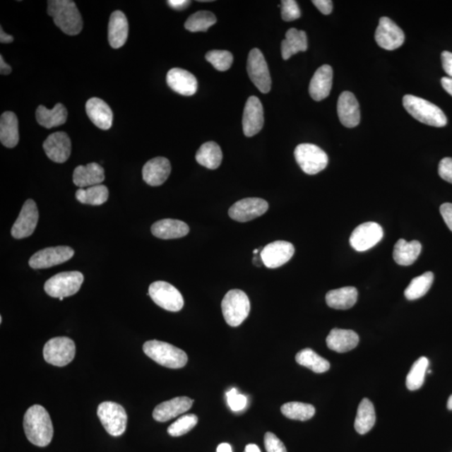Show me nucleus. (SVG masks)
Here are the masks:
<instances>
[{"label":"nucleus","mask_w":452,"mask_h":452,"mask_svg":"<svg viewBox=\"0 0 452 452\" xmlns=\"http://www.w3.org/2000/svg\"><path fill=\"white\" fill-rule=\"evenodd\" d=\"M24 429L27 439L35 446H47L53 438V424L47 410L43 406L30 407L24 417Z\"/></svg>","instance_id":"nucleus-1"},{"label":"nucleus","mask_w":452,"mask_h":452,"mask_svg":"<svg viewBox=\"0 0 452 452\" xmlns=\"http://www.w3.org/2000/svg\"><path fill=\"white\" fill-rule=\"evenodd\" d=\"M47 12L62 32L69 35H76L83 30V18L74 1L51 0L48 1Z\"/></svg>","instance_id":"nucleus-2"},{"label":"nucleus","mask_w":452,"mask_h":452,"mask_svg":"<svg viewBox=\"0 0 452 452\" xmlns=\"http://www.w3.org/2000/svg\"><path fill=\"white\" fill-rule=\"evenodd\" d=\"M403 105L405 110L420 123L436 128H441L447 124V117L441 108L423 98L405 95Z\"/></svg>","instance_id":"nucleus-3"},{"label":"nucleus","mask_w":452,"mask_h":452,"mask_svg":"<svg viewBox=\"0 0 452 452\" xmlns=\"http://www.w3.org/2000/svg\"><path fill=\"white\" fill-rule=\"evenodd\" d=\"M143 350L149 358L166 368L181 369L188 362L186 352L168 343L147 341L144 343Z\"/></svg>","instance_id":"nucleus-4"},{"label":"nucleus","mask_w":452,"mask_h":452,"mask_svg":"<svg viewBox=\"0 0 452 452\" xmlns=\"http://www.w3.org/2000/svg\"><path fill=\"white\" fill-rule=\"evenodd\" d=\"M221 309L225 322L230 326L238 327L250 314V300L245 292L234 289L225 294Z\"/></svg>","instance_id":"nucleus-5"},{"label":"nucleus","mask_w":452,"mask_h":452,"mask_svg":"<svg viewBox=\"0 0 452 452\" xmlns=\"http://www.w3.org/2000/svg\"><path fill=\"white\" fill-rule=\"evenodd\" d=\"M83 282L84 275L80 271H65L47 280L44 289L52 297L64 298L78 292Z\"/></svg>","instance_id":"nucleus-6"},{"label":"nucleus","mask_w":452,"mask_h":452,"mask_svg":"<svg viewBox=\"0 0 452 452\" xmlns=\"http://www.w3.org/2000/svg\"><path fill=\"white\" fill-rule=\"evenodd\" d=\"M294 156L302 171L310 175L320 173L328 164L327 153L314 144H299L294 151Z\"/></svg>","instance_id":"nucleus-7"},{"label":"nucleus","mask_w":452,"mask_h":452,"mask_svg":"<svg viewBox=\"0 0 452 452\" xmlns=\"http://www.w3.org/2000/svg\"><path fill=\"white\" fill-rule=\"evenodd\" d=\"M97 417L109 435L120 436L125 432L128 415L121 405L112 401L103 402L98 406Z\"/></svg>","instance_id":"nucleus-8"},{"label":"nucleus","mask_w":452,"mask_h":452,"mask_svg":"<svg viewBox=\"0 0 452 452\" xmlns=\"http://www.w3.org/2000/svg\"><path fill=\"white\" fill-rule=\"evenodd\" d=\"M43 355L48 364L63 367L70 364L75 358V343L66 337L49 339L44 347Z\"/></svg>","instance_id":"nucleus-9"},{"label":"nucleus","mask_w":452,"mask_h":452,"mask_svg":"<svg viewBox=\"0 0 452 452\" xmlns=\"http://www.w3.org/2000/svg\"><path fill=\"white\" fill-rule=\"evenodd\" d=\"M148 295L157 306L170 311H179L183 309L184 302L182 294L173 285L158 281L150 285Z\"/></svg>","instance_id":"nucleus-10"},{"label":"nucleus","mask_w":452,"mask_h":452,"mask_svg":"<svg viewBox=\"0 0 452 452\" xmlns=\"http://www.w3.org/2000/svg\"><path fill=\"white\" fill-rule=\"evenodd\" d=\"M248 75L252 83L262 93H268L271 88V78L263 54L259 49H252L247 60Z\"/></svg>","instance_id":"nucleus-11"},{"label":"nucleus","mask_w":452,"mask_h":452,"mask_svg":"<svg viewBox=\"0 0 452 452\" xmlns=\"http://www.w3.org/2000/svg\"><path fill=\"white\" fill-rule=\"evenodd\" d=\"M73 249L69 246L49 247L40 250L30 257L29 265L33 269H47L64 263L74 256Z\"/></svg>","instance_id":"nucleus-12"},{"label":"nucleus","mask_w":452,"mask_h":452,"mask_svg":"<svg viewBox=\"0 0 452 452\" xmlns=\"http://www.w3.org/2000/svg\"><path fill=\"white\" fill-rule=\"evenodd\" d=\"M383 236L381 225L375 222L361 224L352 232L350 242L355 251L363 252L369 250L381 241Z\"/></svg>","instance_id":"nucleus-13"},{"label":"nucleus","mask_w":452,"mask_h":452,"mask_svg":"<svg viewBox=\"0 0 452 452\" xmlns=\"http://www.w3.org/2000/svg\"><path fill=\"white\" fill-rule=\"evenodd\" d=\"M379 47L387 51L400 48L405 42V34L394 21L388 17H381L374 35Z\"/></svg>","instance_id":"nucleus-14"},{"label":"nucleus","mask_w":452,"mask_h":452,"mask_svg":"<svg viewBox=\"0 0 452 452\" xmlns=\"http://www.w3.org/2000/svg\"><path fill=\"white\" fill-rule=\"evenodd\" d=\"M268 208V203L262 198H246L234 203L230 208L229 215L239 222H247L264 215Z\"/></svg>","instance_id":"nucleus-15"},{"label":"nucleus","mask_w":452,"mask_h":452,"mask_svg":"<svg viewBox=\"0 0 452 452\" xmlns=\"http://www.w3.org/2000/svg\"><path fill=\"white\" fill-rule=\"evenodd\" d=\"M38 220L39 212L35 202L32 200L26 201L11 229L12 237L16 239L30 237L37 226Z\"/></svg>","instance_id":"nucleus-16"},{"label":"nucleus","mask_w":452,"mask_h":452,"mask_svg":"<svg viewBox=\"0 0 452 452\" xmlns=\"http://www.w3.org/2000/svg\"><path fill=\"white\" fill-rule=\"evenodd\" d=\"M295 248L290 242L278 241L268 244L261 251L263 264L268 268H278L290 261Z\"/></svg>","instance_id":"nucleus-17"},{"label":"nucleus","mask_w":452,"mask_h":452,"mask_svg":"<svg viewBox=\"0 0 452 452\" xmlns=\"http://www.w3.org/2000/svg\"><path fill=\"white\" fill-rule=\"evenodd\" d=\"M264 111L258 97L252 96L248 98L244 109L242 126L243 132L246 137H253L263 128Z\"/></svg>","instance_id":"nucleus-18"},{"label":"nucleus","mask_w":452,"mask_h":452,"mask_svg":"<svg viewBox=\"0 0 452 452\" xmlns=\"http://www.w3.org/2000/svg\"><path fill=\"white\" fill-rule=\"evenodd\" d=\"M45 155L53 162L62 164L67 161L71 153V142L64 132L54 133L43 143Z\"/></svg>","instance_id":"nucleus-19"},{"label":"nucleus","mask_w":452,"mask_h":452,"mask_svg":"<svg viewBox=\"0 0 452 452\" xmlns=\"http://www.w3.org/2000/svg\"><path fill=\"white\" fill-rule=\"evenodd\" d=\"M166 81L172 90L182 96L191 97L197 92V79L186 70L180 68L171 69L167 74Z\"/></svg>","instance_id":"nucleus-20"},{"label":"nucleus","mask_w":452,"mask_h":452,"mask_svg":"<svg viewBox=\"0 0 452 452\" xmlns=\"http://www.w3.org/2000/svg\"><path fill=\"white\" fill-rule=\"evenodd\" d=\"M338 114L341 124L346 128H355L359 124V104L354 94L350 92H343L339 96Z\"/></svg>","instance_id":"nucleus-21"},{"label":"nucleus","mask_w":452,"mask_h":452,"mask_svg":"<svg viewBox=\"0 0 452 452\" xmlns=\"http://www.w3.org/2000/svg\"><path fill=\"white\" fill-rule=\"evenodd\" d=\"M193 403L194 400L189 397H176L156 406L153 412V417L158 422H169L170 420L186 412L191 408Z\"/></svg>","instance_id":"nucleus-22"},{"label":"nucleus","mask_w":452,"mask_h":452,"mask_svg":"<svg viewBox=\"0 0 452 452\" xmlns=\"http://www.w3.org/2000/svg\"><path fill=\"white\" fill-rule=\"evenodd\" d=\"M171 165L166 157H157L146 162L143 168V179L150 186H160L168 179Z\"/></svg>","instance_id":"nucleus-23"},{"label":"nucleus","mask_w":452,"mask_h":452,"mask_svg":"<svg viewBox=\"0 0 452 452\" xmlns=\"http://www.w3.org/2000/svg\"><path fill=\"white\" fill-rule=\"evenodd\" d=\"M333 71L332 67L323 65L316 71L309 85L311 98L316 102L322 101L329 96L333 85Z\"/></svg>","instance_id":"nucleus-24"},{"label":"nucleus","mask_w":452,"mask_h":452,"mask_svg":"<svg viewBox=\"0 0 452 452\" xmlns=\"http://www.w3.org/2000/svg\"><path fill=\"white\" fill-rule=\"evenodd\" d=\"M85 112L90 121L98 129L108 130L112 128L113 114L107 104L100 98L93 97L85 104Z\"/></svg>","instance_id":"nucleus-25"},{"label":"nucleus","mask_w":452,"mask_h":452,"mask_svg":"<svg viewBox=\"0 0 452 452\" xmlns=\"http://www.w3.org/2000/svg\"><path fill=\"white\" fill-rule=\"evenodd\" d=\"M105 180V173L101 165L90 162L87 165L76 167L73 173V183L80 189L101 184Z\"/></svg>","instance_id":"nucleus-26"},{"label":"nucleus","mask_w":452,"mask_h":452,"mask_svg":"<svg viewBox=\"0 0 452 452\" xmlns=\"http://www.w3.org/2000/svg\"><path fill=\"white\" fill-rule=\"evenodd\" d=\"M330 350L337 352H346L355 349L359 338L352 330L333 328L326 339Z\"/></svg>","instance_id":"nucleus-27"},{"label":"nucleus","mask_w":452,"mask_h":452,"mask_svg":"<svg viewBox=\"0 0 452 452\" xmlns=\"http://www.w3.org/2000/svg\"><path fill=\"white\" fill-rule=\"evenodd\" d=\"M129 36V22L124 13L120 11H114L110 16L108 25V40L112 48L124 47Z\"/></svg>","instance_id":"nucleus-28"},{"label":"nucleus","mask_w":452,"mask_h":452,"mask_svg":"<svg viewBox=\"0 0 452 452\" xmlns=\"http://www.w3.org/2000/svg\"><path fill=\"white\" fill-rule=\"evenodd\" d=\"M153 236L162 239H171L182 238L189 232V227L183 221L173 219H165L157 221L151 227Z\"/></svg>","instance_id":"nucleus-29"},{"label":"nucleus","mask_w":452,"mask_h":452,"mask_svg":"<svg viewBox=\"0 0 452 452\" xmlns=\"http://www.w3.org/2000/svg\"><path fill=\"white\" fill-rule=\"evenodd\" d=\"M19 124L15 113L4 112L0 119V141L6 148H15L19 143Z\"/></svg>","instance_id":"nucleus-30"},{"label":"nucleus","mask_w":452,"mask_h":452,"mask_svg":"<svg viewBox=\"0 0 452 452\" xmlns=\"http://www.w3.org/2000/svg\"><path fill=\"white\" fill-rule=\"evenodd\" d=\"M358 299V291L354 287H345L329 291L326 295L328 307L333 309L347 310L351 309Z\"/></svg>","instance_id":"nucleus-31"},{"label":"nucleus","mask_w":452,"mask_h":452,"mask_svg":"<svg viewBox=\"0 0 452 452\" xmlns=\"http://www.w3.org/2000/svg\"><path fill=\"white\" fill-rule=\"evenodd\" d=\"M422 250V244L418 241L408 242L400 239L394 247L393 257L398 265L410 266L417 260Z\"/></svg>","instance_id":"nucleus-32"},{"label":"nucleus","mask_w":452,"mask_h":452,"mask_svg":"<svg viewBox=\"0 0 452 452\" xmlns=\"http://www.w3.org/2000/svg\"><path fill=\"white\" fill-rule=\"evenodd\" d=\"M68 112L61 103H57L53 109L40 106L36 110V120L45 129H52L66 124Z\"/></svg>","instance_id":"nucleus-33"},{"label":"nucleus","mask_w":452,"mask_h":452,"mask_svg":"<svg viewBox=\"0 0 452 452\" xmlns=\"http://www.w3.org/2000/svg\"><path fill=\"white\" fill-rule=\"evenodd\" d=\"M307 49V37L304 30H298L295 28L288 30L286 33V39L282 42V56L284 60L301 52Z\"/></svg>","instance_id":"nucleus-34"},{"label":"nucleus","mask_w":452,"mask_h":452,"mask_svg":"<svg viewBox=\"0 0 452 452\" xmlns=\"http://www.w3.org/2000/svg\"><path fill=\"white\" fill-rule=\"evenodd\" d=\"M376 420L374 406L369 399H364L360 402L357 411L355 422L356 432L360 435H364L371 429Z\"/></svg>","instance_id":"nucleus-35"},{"label":"nucleus","mask_w":452,"mask_h":452,"mask_svg":"<svg viewBox=\"0 0 452 452\" xmlns=\"http://www.w3.org/2000/svg\"><path fill=\"white\" fill-rule=\"evenodd\" d=\"M196 161L209 170L218 169L222 162V151L215 142L203 143L196 153Z\"/></svg>","instance_id":"nucleus-36"},{"label":"nucleus","mask_w":452,"mask_h":452,"mask_svg":"<svg viewBox=\"0 0 452 452\" xmlns=\"http://www.w3.org/2000/svg\"><path fill=\"white\" fill-rule=\"evenodd\" d=\"M296 361L298 364L304 366L316 374L327 372L330 369L329 362L309 347L297 352Z\"/></svg>","instance_id":"nucleus-37"},{"label":"nucleus","mask_w":452,"mask_h":452,"mask_svg":"<svg viewBox=\"0 0 452 452\" xmlns=\"http://www.w3.org/2000/svg\"><path fill=\"white\" fill-rule=\"evenodd\" d=\"M109 196L105 185H94L87 189H79L76 192V198L81 203L90 206H101L106 203Z\"/></svg>","instance_id":"nucleus-38"},{"label":"nucleus","mask_w":452,"mask_h":452,"mask_svg":"<svg viewBox=\"0 0 452 452\" xmlns=\"http://www.w3.org/2000/svg\"><path fill=\"white\" fill-rule=\"evenodd\" d=\"M433 282L434 274L432 271H427L422 275L415 278L405 289V297L410 301L419 299L426 295L432 287Z\"/></svg>","instance_id":"nucleus-39"},{"label":"nucleus","mask_w":452,"mask_h":452,"mask_svg":"<svg viewBox=\"0 0 452 452\" xmlns=\"http://www.w3.org/2000/svg\"><path fill=\"white\" fill-rule=\"evenodd\" d=\"M429 360L426 357H420L412 365L406 377V386L411 391H417L422 388L424 381V376L429 367Z\"/></svg>","instance_id":"nucleus-40"},{"label":"nucleus","mask_w":452,"mask_h":452,"mask_svg":"<svg viewBox=\"0 0 452 452\" xmlns=\"http://www.w3.org/2000/svg\"><path fill=\"white\" fill-rule=\"evenodd\" d=\"M281 411L284 417L301 422L313 418L316 412L314 405L301 402H289L282 406Z\"/></svg>","instance_id":"nucleus-41"},{"label":"nucleus","mask_w":452,"mask_h":452,"mask_svg":"<svg viewBox=\"0 0 452 452\" xmlns=\"http://www.w3.org/2000/svg\"><path fill=\"white\" fill-rule=\"evenodd\" d=\"M216 21L217 19L213 13L198 11L188 18L184 27L191 32H206L210 27L215 24Z\"/></svg>","instance_id":"nucleus-42"},{"label":"nucleus","mask_w":452,"mask_h":452,"mask_svg":"<svg viewBox=\"0 0 452 452\" xmlns=\"http://www.w3.org/2000/svg\"><path fill=\"white\" fill-rule=\"evenodd\" d=\"M198 417L196 415L188 414L179 417L168 428V433L171 436H181L185 435L196 426Z\"/></svg>","instance_id":"nucleus-43"},{"label":"nucleus","mask_w":452,"mask_h":452,"mask_svg":"<svg viewBox=\"0 0 452 452\" xmlns=\"http://www.w3.org/2000/svg\"><path fill=\"white\" fill-rule=\"evenodd\" d=\"M206 59L213 66L216 70L225 71L232 66V54L227 51H218L214 49L206 54Z\"/></svg>","instance_id":"nucleus-44"},{"label":"nucleus","mask_w":452,"mask_h":452,"mask_svg":"<svg viewBox=\"0 0 452 452\" xmlns=\"http://www.w3.org/2000/svg\"><path fill=\"white\" fill-rule=\"evenodd\" d=\"M282 17L285 21H293L299 19L301 11L295 0H283L282 1Z\"/></svg>","instance_id":"nucleus-45"},{"label":"nucleus","mask_w":452,"mask_h":452,"mask_svg":"<svg viewBox=\"0 0 452 452\" xmlns=\"http://www.w3.org/2000/svg\"><path fill=\"white\" fill-rule=\"evenodd\" d=\"M226 397H227V402L230 408L234 412H238L246 408L247 405V398L246 396L239 393L237 388H232L230 391L226 393Z\"/></svg>","instance_id":"nucleus-46"},{"label":"nucleus","mask_w":452,"mask_h":452,"mask_svg":"<svg viewBox=\"0 0 452 452\" xmlns=\"http://www.w3.org/2000/svg\"><path fill=\"white\" fill-rule=\"evenodd\" d=\"M264 441L266 450L268 452H287L286 446L273 433H266Z\"/></svg>","instance_id":"nucleus-47"},{"label":"nucleus","mask_w":452,"mask_h":452,"mask_svg":"<svg viewBox=\"0 0 452 452\" xmlns=\"http://www.w3.org/2000/svg\"><path fill=\"white\" fill-rule=\"evenodd\" d=\"M438 173L442 179L452 184V157H444L441 160Z\"/></svg>","instance_id":"nucleus-48"},{"label":"nucleus","mask_w":452,"mask_h":452,"mask_svg":"<svg viewBox=\"0 0 452 452\" xmlns=\"http://www.w3.org/2000/svg\"><path fill=\"white\" fill-rule=\"evenodd\" d=\"M441 215L445 223L452 232V203H445L440 208Z\"/></svg>","instance_id":"nucleus-49"},{"label":"nucleus","mask_w":452,"mask_h":452,"mask_svg":"<svg viewBox=\"0 0 452 452\" xmlns=\"http://www.w3.org/2000/svg\"><path fill=\"white\" fill-rule=\"evenodd\" d=\"M313 4L323 15H330L333 11V2L331 0H314Z\"/></svg>","instance_id":"nucleus-50"},{"label":"nucleus","mask_w":452,"mask_h":452,"mask_svg":"<svg viewBox=\"0 0 452 452\" xmlns=\"http://www.w3.org/2000/svg\"><path fill=\"white\" fill-rule=\"evenodd\" d=\"M441 62L443 69L452 78V53L443 52L441 53Z\"/></svg>","instance_id":"nucleus-51"},{"label":"nucleus","mask_w":452,"mask_h":452,"mask_svg":"<svg viewBox=\"0 0 452 452\" xmlns=\"http://www.w3.org/2000/svg\"><path fill=\"white\" fill-rule=\"evenodd\" d=\"M169 6L175 11H183L191 6V2L189 0H169L167 1Z\"/></svg>","instance_id":"nucleus-52"},{"label":"nucleus","mask_w":452,"mask_h":452,"mask_svg":"<svg viewBox=\"0 0 452 452\" xmlns=\"http://www.w3.org/2000/svg\"><path fill=\"white\" fill-rule=\"evenodd\" d=\"M11 66L4 61L3 56H0V73L1 75H8L11 73Z\"/></svg>","instance_id":"nucleus-53"},{"label":"nucleus","mask_w":452,"mask_h":452,"mask_svg":"<svg viewBox=\"0 0 452 452\" xmlns=\"http://www.w3.org/2000/svg\"><path fill=\"white\" fill-rule=\"evenodd\" d=\"M441 85L443 88H444L446 90V93H449L452 97V78H443L441 79Z\"/></svg>","instance_id":"nucleus-54"},{"label":"nucleus","mask_w":452,"mask_h":452,"mask_svg":"<svg viewBox=\"0 0 452 452\" xmlns=\"http://www.w3.org/2000/svg\"><path fill=\"white\" fill-rule=\"evenodd\" d=\"M13 42V37L12 35H8L4 32L2 27L0 28V42L2 44H8Z\"/></svg>","instance_id":"nucleus-55"},{"label":"nucleus","mask_w":452,"mask_h":452,"mask_svg":"<svg viewBox=\"0 0 452 452\" xmlns=\"http://www.w3.org/2000/svg\"><path fill=\"white\" fill-rule=\"evenodd\" d=\"M216 452H233L232 447L228 444V443H221V444L217 447Z\"/></svg>","instance_id":"nucleus-56"},{"label":"nucleus","mask_w":452,"mask_h":452,"mask_svg":"<svg viewBox=\"0 0 452 452\" xmlns=\"http://www.w3.org/2000/svg\"><path fill=\"white\" fill-rule=\"evenodd\" d=\"M244 452H261L258 446L255 444H249L246 446L245 451Z\"/></svg>","instance_id":"nucleus-57"},{"label":"nucleus","mask_w":452,"mask_h":452,"mask_svg":"<svg viewBox=\"0 0 452 452\" xmlns=\"http://www.w3.org/2000/svg\"><path fill=\"white\" fill-rule=\"evenodd\" d=\"M253 263H254L256 266H261V264H263V261H262L261 253L259 254L255 255L254 259H253Z\"/></svg>","instance_id":"nucleus-58"},{"label":"nucleus","mask_w":452,"mask_h":452,"mask_svg":"<svg viewBox=\"0 0 452 452\" xmlns=\"http://www.w3.org/2000/svg\"><path fill=\"white\" fill-rule=\"evenodd\" d=\"M447 408L452 410V395L449 397L448 401H447Z\"/></svg>","instance_id":"nucleus-59"}]
</instances>
